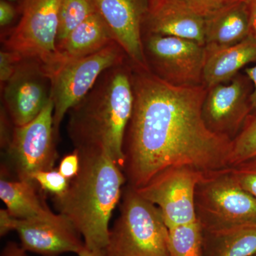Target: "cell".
Masks as SVG:
<instances>
[{
  "label": "cell",
  "mask_w": 256,
  "mask_h": 256,
  "mask_svg": "<svg viewBox=\"0 0 256 256\" xmlns=\"http://www.w3.org/2000/svg\"><path fill=\"white\" fill-rule=\"evenodd\" d=\"M204 20L207 48L232 46L252 33L249 0H238L227 5Z\"/></svg>",
  "instance_id": "16"
},
{
  "label": "cell",
  "mask_w": 256,
  "mask_h": 256,
  "mask_svg": "<svg viewBox=\"0 0 256 256\" xmlns=\"http://www.w3.org/2000/svg\"><path fill=\"white\" fill-rule=\"evenodd\" d=\"M2 256H10V255L9 252H8V250L4 249V252H3Z\"/></svg>",
  "instance_id": "33"
},
{
  "label": "cell",
  "mask_w": 256,
  "mask_h": 256,
  "mask_svg": "<svg viewBox=\"0 0 256 256\" xmlns=\"http://www.w3.org/2000/svg\"><path fill=\"white\" fill-rule=\"evenodd\" d=\"M256 256V254H255V255H254V256Z\"/></svg>",
  "instance_id": "35"
},
{
  "label": "cell",
  "mask_w": 256,
  "mask_h": 256,
  "mask_svg": "<svg viewBox=\"0 0 256 256\" xmlns=\"http://www.w3.org/2000/svg\"><path fill=\"white\" fill-rule=\"evenodd\" d=\"M3 86L5 110L14 126H25L36 118L50 98V79L36 62L21 60Z\"/></svg>",
  "instance_id": "13"
},
{
  "label": "cell",
  "mask_w": 256,
  "mask_h": 256,
  "mask_svg": "<svg viewBox=\"0 0 256 256\" xmlns=\"http://www.w3.org/2000/svg\"><path fill=\"white\" fill-rule=\"evenodd\" d=\"M33 180L42 190L52 194L54 196H60L66 191L70 182L58 170H56L37 172L34 175Z\"/></svg>",
  "instance_id": "24"
},
{
  "label": "cell",
  "mask_w": 256,
  "mask_h": 256,
  "mask_svg": "<svg viewBox=\"0 0 256 256\" xmlns=\"http://www.w3.org/2000/svg\"><path fill=\"white\" fill-rule=\"evenodd\" d=\"M202 18H206L227 5L238 0H183Z\"/></svg>",
  "instance_id": "26"
},
{
  "label": "cell",
  "mask_w": 256,
  "mask_h": 256,
  "mask_svg": "<svg viewBox=\"0 0 256 256\" xmlns=\"http://www.w3.org/2000/svg\"><path fill=\"white\" fill-rule=\"evenodd\" d=\"M206 48L203 80L207 88L230 82L240 69L256 62V37L252 33L232 46Z\"/></svg>",
  "instance_id": "17"
},
{
  "label": "cell",
  "mask_w": 256,
  "mask_h": 256,
  "mask_svg": "<svg viewBox=\"0 0 256 256\" xmlns=\"http://www.w3.org/2000/svg\"><path fill=\"white\" fill-rule=\"evenodd\" d=\"M21 60L12 52L2 50L0 52V80L4 85L14 75Z\"/></svg>",
  "instance_id": "27"
},
{
  "label": "cell",
  "mask_w": 256,
  "mask_h": 256,
  "mask_svg": "<svg viewBox=\"0 0 256 256\" xmlns=\"http://www.w3.org/2000/svg\"><path fill=\"white\" fill-rule=\"evenodd\" d=\"M134 106L132 73L124 65L106 70L69 110L68 133L78 152H102L124 170V144Z\"/></svg>",
  "instance_id": "2"
},
{
  "label": "cell",
  "mask_w": 256,
  "mask_h": 256,
  "mask_svg": "<svg viewBox=\"0 0 256 256\" xmlns=\"http://www.w3.org/2000/svg\"><path fill=\"white\" fill-rule=\"evenodd\" d=\"M54 128L52 96L36 118L23 126H14L11 139L4 148L9 170L14 180L34 181L40 172L54 170L57 152Z\"/></svg>",
  "instance_id": "8"
},
{
  "label": "cell",
  "mask_w": 256,
  "mask_h": 256,
  "mask_svg": "<svg viewBox=\"0 0 256 256\" xmlns=\"http://www.w3.org/2000/svg\"><path fill=\"white\" fill-rule=\"evenodd\" d=\"M144 43L148 65L156 75L178 86L203 85L206 48L196 42L178 37L148 34Z\"/></svg>",
  "instance_id": "9"
},
{
  "label": "cell",
  "mask_w": 256,
  "mask_h": 256,
  "mask_svg": "<svg viewBox=\"0 0 256 256\" xmlns=\"http://www.w3.org/2000/svg\"><path fill=\"white\" fill-rule=\"evenodd\" d=\"M132 80L134 106L124 144L128 184L142 188L172 166L202 173L230 168L232 141L210 131L202 116L204 84L178 86L138 67Z\"/></svg>",
  "instance_id": "1"
},
{
  "label": "cell",
  "mask_w": 256,
  "mask_h": 256,
  "mask_svg": "<svg viewBox=\"0 0 256 256\" xmlns=\"http://www.w3.org/2000/svg\"><path fill=\"white\" fill-rule=\"evenodd\" d=\"M249 6H250L252 32L256 37V0H249Z\"/></svg>",
  "instance_id": "32"
},
{
  "label": "cell",
  "mask_w": 256,
  "mask_h": 256,
  "mask_svg": "<svg viewBox=\"0 0 256 256\" xmlns=\"http://www.w3.org/2000/svg\"><path fill=\"white\" fill-rule=\"evenodd\" d=\"M120 214L110 230L108 256H169V229L159 207L128 184Z\"/></svg>",
  "instance_id": "4"
},
{
  "label": "cell",
  "mask_w": 256,
  "mask_h": 256,
  "mask_svg": "<svg viewBox=\"0 0 256 256\" xmlns=\"http://www.w3.org/2000/svg\"><path fill=\"white\" fill-rule=\"evenodd\" d=\"M8 1H16V0H8Z\"/></svg>",
  "instance_id": "34"
},
{
  "label": "cell",
  "mask_w": 256,
  "mask_h": 256,
  "mask_svg": "<svg viewBox=\"0 0 256 256\" xmlns=\"http://www.w3.org/2000/svg\"><path fill=\"white\" fill-rule=\"evenodd\" d=\"M112 38L138 68L150 70L146 53L143 23L149 0H92Z\"/></svg>",
  "instance_id": "14"
},
{
  "label": "cell",
  "mask_w": 256,
  "mask_h": 256,
  "mask_svg": "<svg viewBox=\"0 0 256 256\" xmlns=\"http://www.w3.org/2000/svg\"><path fill=\"white\" fill-rule=\"evenodd\" d=\"M60 0H24L20 22L4 38L5 50L36 62L50 78L63 63L56 46Z\"/></svg>",
  "instance_id": "6"
},
{
  "label": "cell",
  "mask_w": 256,
  "mask_h": 256,
  "mask_svg": "<svg viewBox=\"0 0 256 256\" xmlns=\"http://www.w3.org/2000/svg\"><path fill=\"white\" fill-rule=\"evenodd\" d=\"M203 174L188 166H172L134 188L159 207L168 229L196 222L195 188Z\"/></svg>",
  "instance_id": "10"
},
{
  "label": "cell",
  "mask_w": 256,
  "mask_h": 256,
  "mask_svg": "<svg viewBox=\"0 0 256 256\" xmlns=\"http://www.w3.org/2000/svg\"><path fill=\"white\" fill-rule=\"evenodd\" d=\"M204 18L183 0H149L143 28L148 34L178 37L205 46Z\"/></svg>",
  "instance_id": "15"
},
{
  "label": "cell",
  "mask_w": 256,
  "mask_h": 256,
  "mask_svg": "<svg viewBox=\"0 0 256 256\" xmlns=\"http://www.w3.org/2000/svg\"><path fill=\"white\" fill-rule=\"evenodd\" d=\"M112 42L114 41L107 25L96 12L74 28L57 48L64 62L92 55Z\"/></svg>",
  "instance_id": "19"
},
{
  "label": "cell",
  "mask_w": 256,
  "mask_h": 256,
  "mask_svg": "<svg viewBox=\"0 0 256 256\" xmlns=\"http://www.w3.org/2000/svg\"><path fill=\"white\" fill-rule=\"evenodd\" d=\"M79 169L80 156L78 152L74 150L73 152L67 154L62 160L58 170L64 176L70 180L78 174Z\"/></svg>",
  "instance_id": "28"
},
{
  "label": "cell",
  "mask_w": 256,
  "mask_h": 256,
  "mask_svg": "<svg viewBox=\"0 0 256 256\" xmlns=\"http://www.w3.org/2000/svg\"><path fill=\"white\" fill-rule=\"evenodd\" d=\"M194 204L204 232L256 225V198L242 188L230 168L202 174L195 188Z\"/></svg>",
  "instance_id": "5"
},
{
  "label": "cell",
  "mask_w": 256,
  "mask_h": 256,
  "mask_svg": "<svg viewBox=\"0 0 256 256\" xmlns=\"http://www.w3.org/2000/svg\"><path fill=\"white\" fill-rule=\"evenodd\" d=\"M256 159V112H252L232 141L230 166Z\"/></svg>",
  "instance_id": "23"
},
{
  "label": "cell",
  "mask_w": 256,
  "mask_h": 256,
  "mask_svg": "<svg viewBox=\"0 0 256 256\" xmlns=\"http://www.w3.org/2000/svg\"><path fill=\"white\" fill-rule=\"evenodd\" d=\"M246 75L250 79L252 84V95H250V104H252V112H256V65L250 68L245 69Z\"/></svg>",
  "instance_id": "31"
},
{
  "label": "cell",
  "mask_w": 256,
  "mask_h": 256,
  "mask_svg": "<svg viewBox=\"0 0 256 256\" xmlns=\"http://www.w3.org/2000/svg\"><path fill=\"white\" fill-rule=\"evenodd\" d=\"M16 16V10L6 0L0 2V26L4 28L12 22Z\"/></svg>",
  "instance_id": "30"
},
{
  "label": "cell",
  "mask_w": 256,
  "mask_h": 256,
  "mask_svg": "<svg viewBox=\"0 0 256 256\" xmlns=\"http://www.w3.org/2000/svg\"><path fill=\"white\" fill-rule=\"evenodd\" d=\"M204 233L198 220L169 229V256H203Z\"/></svg>",
  "instance_id": "21"
},
{
  "label": "cell",
  "mask_w": 256,
  "mask_h": 256,
  "mask_svg": "<svg viewBox=\"0 0 256 256\" xmlns=\"http://www.w3.org/2000/svg\"><path fill=\"white\" fill-rule=\"evenodd\" d=\"M16 230L24 250L43 256H58L64 252L79 255L86 247L80 234L68 220L58 214L47 220H16L6 210H0V235Z\"/></svg>",
  "instance_id": "11"
},
{
  "label": "cell",
  "mask_w": 256,
  "mask_h": 256,
  "mask_svg": "<svg viewBox=\"0 0 256 256\" xmlns=\"http://www.w3.org/2000/svg\"><path fill=\"white\" fill-rule=\"evenodd\" d=\"M252 82L236 76L228 84L208 88L202 106V116L212 132L233 141L252 114Z\"/></svg>",
  "instance_id": "12"
},
{
  "label": "cell",
  "mask_w": 256,
  "mask_h": 256,
  "mask_svg": "<svg viewBox=\"0 0 256 256\" xmlns=\"http://www.w3.org/2000/svg\"><path fill=\"white\" fill-rule=\"evenodd\" d=\"M5 249L9 252L10 256H26L25 254L26 250H24L22 247H18L16 244H13V242L8 244ZM78 256H108V255L106 250H90L86 248L82 254H79Z\"/></svg>",
  "instance_id": "29"
},
{
  "label": "cell",
  "mask_w": 256,
  "mask_h": 256,
  "mask_svg": "<svg viewBox=\"0 0 256 256\" xmlns=\"http://www.w3.org/2000/svg\"><path fill=\"white\" fill-rule=\"evenodd\" d=\"M92 0H60L56 46L86 18L96 12Z\"/></svg>",
  "instance_id": "22"
},
{
  "label": "cell",
  "mask_w": 256,
  "mask_h": 256,
  "mask_svg": "<svg viewBox=\"0 0 256 256\" xmlns=\"http://www.w3.org/2000/svg\"><path fill=\"white\" fill-rule=\"evenodd\" d=\"M203 256L256 254V225L220 232H204Z\"/></svg>",
  "instance_id": "20"
},
{
  "label": "cell",
  "mask_w": 256,
  "mask_h": 256,
  "mask_svg": "<svg viewBox=\"0 0 256 256\" xmlns=\"http://www.w3.org/2000/svg\"><path fill=\"white\" fill-rule=\"evenodd\" d=\"M35 181L10 180L2 176L0 198L10 216L16 220H47L55 218L58 214L48 208Z\"/></svg>",
  "instance_id": "18"
},
{
  "label": "cell",
  "mask_w": 256,
  "mask_h": 256,
  "mask_svg": "<svg viewBox=\"0 0 256 256\" xmlns=\"http://www.w3.org/2000/svg\"><path fill=\"white\" fill-rule=\"evenodd\" d=\"M230 169L242 188L256 198V159L234 165Z\"/></svg>",
  "instance_id": "25"
},
{
  "label": "cell",
  "mask_w": 256,
  "mask_h": 256,
  "mask_svg": "<svg viewBox=\"0 0 256 256\" xmlns=\"http://www.w3.org/2000/svg\"><path fill=\"white\" fill-rule=\"evenodd\" d=\"M122 48L112 42L92 55L65 60L50 76V96L54 102V128L56 137L66 114L88 94L108 69L124 64Z\"/></svg>",
  "instance_id": "7"
},
{
  "label": "cell",
  "mask_w": 256,
  "mask_h": 256,
  "mask_svg": "<svg viewBox=\"0 0 256 256\" xmlns=\"http://www.w3.org/2000/svg\"><path fill=\"white\" fill-rule=\"evenodd\" d=\"M78 153V174L70 180L66 191L54 197V203L58 214L82 236L88 250H106L110 217L127 180L122 169L105 153Z\"/></svg>",
  "instance_id": "3"
}]
</instances>
